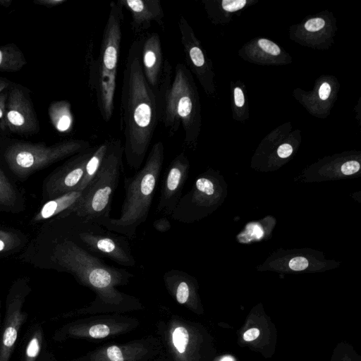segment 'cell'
<instances>
[{"mask_svg":"<svg viewBox=\"0 0 361 361\" xmlns=\"http://www.w3.org/2000/svg\"><path fill=\"white\" fill-rule=\"evenodd\" d=\"M59 240L52 250V261L95 294L94 300L88 305L64 313L60 317L123 314L144 309L137 298L117 288L129 283L134 276L132 273L105 263L79 245L69 235Z\"/></svg>","mask_w":361,"mask_h":361,"instance_id":"cell-1","label":"cell"},{"mask_svg":"<svg viewBox=\"0 0 361 361\" xmlns=\"http://www.w3.org/2000/svg\"><path fill=\"white\" fill-rule=\"evenodd\" d=\"M143 35L129 47L119 106L123 154L128 166L135 170L143 163L159 123L156 94L146 80L141 64Z\"/></svg>","mask_w":361,"mask_h":361,"instance_id":"cell-2","label":"cell"},{"mask_svg":"<svg viewBox=\"0 0 361 361\" xmlns=\"http://www.w3.org/2000/svg\"><path fill=\"white\" fill-rule=\"evenodd\" d=\"M154 92L159 122L169 136H173L181 126L184 147H193L199 129V106L195 84L187 66L178 63L173 71L170 61L165 59Z\"/></svg>","mask_w":361,"mask_h":361,"instance_id":"cell-3","label":"cell"},{"mask_svg":"<svg viewBox=\"0 0 361 361\" xmlns=\"http://www.w3.org/2000/svg\"><path fill=\"white\" fill-rule=\"evenodd\" d=\"M164 160V146L160 140L152 147L144 166L133 176L124 178L121 215L111 217L103 227L128 239L135 238L137 228L148 218Z\"/></svg>","mask_w":361,"mask_h":361,"instance_id":"cell-4","label":"cell"},{"mask_svg":"<svg viewBox=\"0 0 361 361\" xmlns=\"http://www.w3.org/2000/svg\"><path fill=\"white\" fill-rule=\"evenodd\" d=\"M123 17V7L119 1H111L99 55L94 58L90 50L87 56L88 85L95 95L98 110L105 122L111 120L114 113Z\"/></svg>","mask_w":361,"mask_h":361,"instance_id":"cell-5","label":"cell"},{"mask_svg":"<svg viewBox=\"0 0 361 361\" xmlns=\"http://www.w3.org/2000/svg\"><path fill=\"white\" fill-rule=\"evenodd\" d=\"M123 155L122 142L116 138L109 140L101 166L85 189L75 214L102 226L110 219L112 197L118 185Z\"/></svg>","mask_w":361,"mask_h":361,"instance_id":"cell-6","label":"cell"},{"mask_svg":"<svg viewBox=\"0 0 361 361\" xmlns=\"http://www.w3.org/2000/svg\"><path fill=\"white\" fill-rule=\"evenodd\" d=\"M71 238L82 247L99 258H107L126 267H135V259L128 239L96 222L71 214Z\"/></svg>","mask_w":361,"mask_h":361,"instance_id":"cell-7","label":"cell"},{"mask_svg":"<svg viewBox=\"0 0 361 361\" xmlns=\"http://www.w3.org/2000/svg\"><path fill=\"white\" fill-rule=\"evenodd\" d=\"M87 140H70L52 146L32 144H16L6 152L5 159L12 171L20 177L47 166L90 147Z\"/></svg>","mask_w":361,"mask_h":361,"instance_id":"cell-8","label":"cell"},{"mask_svg":"<svg viewBox=\"0 0 361 361\" xmlns=\"http://www.w3.org/2000/svg\"><path fill=\"white\" fill-rule=\"evenodd\" d=\"M156 326L162 345L161 355L167 361H199L198 333L192 322L165 309Z\"/></svg>","mask_w":361,"mask_h":361,"instance_id":"cell-9","label":"cell"},{"mask_svg":"<svg viewBox=\"0 0 361 361\" xmlns=\"http://www.w3.org/2000/svg\"><path fill=\"white\" fill-rule=\"evenodd\" d=\"M140 325L135 317L123 314H97L73 320L61 326L53 340H102L129 333Z\"/></svg>","mask_w":361,"mask_h":361,"instance_id":"cell-10","label":"cell"},{"mask_svg":"<svg viewBox=\"0 0 361 361\" xmlns=\"http://www.w3.org/2000/svg\"><path fill=\"white\" fill-rule=\"evenodd\" d=\"M30 291L27 283L19 281L13 285L8 293L0 328V361H10L13 353L20 330L28 317L23 307Z\"/></svg>","mask_w":361,"mask_h":361,"instance_id":"cell-11","label":"cell"},{"mask_svg":"<svg viewBox=\"0 0 361 361\" xmlns=\"http://www.w3.org/2000/svg\"><path fill=\"white\" fill-rule=\"evenodd\" d=\"M161 349L159 338L150 335L124 343L106 344L82 357L85 361H155Z\"/></svg>","mask_w":361,"mask_h":361,"instance_id":"cell-12","label":"cell"},{"mask_svg":"<svg viewBox=\"0 0 361 361\" xmlns=\"http://www.w3.org/2000/svg\"><path fill=\"white\" fill-rule=\"evenodd\" d=\"M190 169L189 160L181 152L169 163L163 176L156 214L161 216H171L183 196Z\"/></svg>","mask_w":361,"mask_h":361,"instance_id":"cell-13","label":"cell"},{"mask_svg":"<svg viewBox=\"0 0 361 361\" xmlns=\"http://www.w3.org/2000/svg\"><path fill=\"white\" fill-rule=\"evenodd\" d=\"M95 147H90L75 154L66 163L48 180L47 190L50 197H57L66 193L76 191L84 173L86 164Z\"/></svg>","mask_w":361,"mask_h":361,"instance_id":"cell-14","label":"cell"},{"mask_svg":"<svg viewBox=\"0 0 361 361\" xmlns=\"http://www.w3.org/2000/svg\"><path fill=\"white\" fill-rule=\"evenodd\" d=\"M1 126L10 130L28 133L37 127V120L32 106L23 92L13 87L9 94Z\"/></svg>","mask_w":361,"mask_h":361,"instance_id":"cell-15","label":"cell"},{"mask_svg":"<svg viewBox=\"0 0 361 361\" xmlns=\"http://www.w3.org/2000/svg\"><path fill=\"white\" fill-rule=\"evenodd\" d=\"M130 16V27L133 33L140 37L156 23L164 27V14L160 0H118Z\"/></svg>","mask_w":361,"mask_h":361,"instance_id":"cell-16","label":"cell"},{"mask_svg":"<svg viewBox=\"0 0 361 361\" xmlns=\"http://www.w3.org/2000/svg\"><path fill=\"white\" fill-rule=\"evenodd\" d=\"M141 64L146 80L155 90L164 64L161 42L158 33L151 32L143 35Z\"/></svg>","mask_w":361,"mask_h":361,"instance_id":"cell-17","label":"cell"},{"mask_svg":"<svg viewBox=\"0 0 361 361\" xmlns=\"http://www.w3.org/2000/svg\"><path fill=\"white\" fill-rule=\"evenodd\" d=\"M163 281L168 293L179 305L194 311L197 298L192 276L186 271L172 269L164 273Z\"/></svg>","mask_w":361,"mask_h":361,"instance_id":"cell-18","label":"cell"},{"mask_svg":"<svg viewBox=\"0 0 361 361\" xmlns=\"http://www.w3.org/2000/svg\"><path fill=\"white\" fill-rule=\"evenodd\" d=\"M54 355L48 350L43 327L36 322L30 326L21 343L20 361H54Z\"/></svg>","mask_w":361,"mask_h":361,"instance_id":"cell-19","label":"cell"},{"mask_svg":"<svg viewBox=\"0 0 361 361\" xmlns=\"http://www.w3.org/2000/svg\"><path fill=\"white\" fill-rule=\"evenodd\" d=\"M84 194L85 190L72 191L49 200L35 216V221L47 219L60 214L66 216L75 213Z\"/></svg>","mask_w":361,"mask_h":361,"instance_id":"cell-20","label":"cell"},{"mask_svg":"<svg viewBox=\"0 0 361 361\" xmlns=\"http://www.w3.org/2000/svg\"><path fill=\"white\" fill-rule=\"evenodd\" d=\"M109 144V140H107L95 147L93 153L86 164L83 177L76 191L85 190L93 180L106 155Z\"/></svg>","mask_w":361,"mask_h":361,"instance_id":"cell-21","label":"cell"},{"mask_svg":"<svg viewBox=\"0 0 361 361\" xmlns=\"http://www.w3.org/2000/svg\"><path fill=\"white\" fill-rule=\"evenodd\" d=\"M49 114L52 124L58 131L65 133L71 130L73 117L68 101L53 103L49 106Z\"/></svg>","mask_w":361,"mask_h":361,"instance_id":"cell-22","label":"cell"},{"mask_svg":"<svg viewBox=\"0 0 361 361\" xmlns=\"http://www.w3.org/2000/svg\"><path fill=\"white\" fill-rule=\"evenodd\" d=\"M25 64V58L17 47L13 45L0 47V70L15 71Z\"/></svg>","mask_w":361,"mask_h":361,"instance_id":"cell-23","label":"cell"},{"mask_svg":"<svg viewBox=\"0 0 361 361\" xmlns=\"http://www.w3.org/2000/svg\"><path fill=\"white\" fill-rule=\"evenodd\" d=\"M16 200V190L0 168V207H11Z\"/></svg>","mask_w":361,"mask_h":361,"instance_id":"cell-24","label":"cell"},{"mask_svg":"<svg viewBox=\"0 0 361 361\" xmlns=\"http://www.w3.org/2000/svg\"><path fill=\"white\" fill-rule=\"evenodd\" d=\"M258 44L263 51L273 56H277L281 52L278 45L269 39H260L258 41Z\"/></svg>","mask_w":361,"mask_h":361,"instance_id":"cell-25","label":"cell"},{"mask_svg":"<svg viewBox=\"0 0 361 361\" xmlns=\"http://www.w3.org/2000/svg\"><path fill=\"white\" fill-rule=\"evenodd\" d=\"M245 4V0H224L221 6L226 11L233 12L243 8Z\"/></svg>","mask_w":361,"mask_h":361,"instance_id":"cell-26","label":"cell"},{"mask_svg":"<svg viewBox=\"0 0 361 361\" xmlns=\"http://www.w3.org/2000/svg\"><path fill=\"white\" fill-rule=\"evenodd\" d=\"M152 226L157 231L164 233L171 228V224L167 216H161L153 221Z\"/></svg>","mask_w":361,"mask_h":361,"instance_id":"cell-27","label":"cell"},{"mask_svg":"<svg viewBox=\"0 0 361 361\" xmlns=\"http://www.w3.org/2000/svg\"><path fill=\"white\" fill-rule=\"evenodd\" d=\"M325 25V21L321 18H314L308 20L305 23V28L310 32H317Z\"/></svg>","mask_w":361,"mask_h":361,"instance_id":"cell-28","label":"cell"},{"mask_svg":"<svg viewBox=\"0 0 361 361\" xmlns=\"http://www.w3.org/2000/svg\"><path fill=\"white\" fill-rule=\"evenodd\" d=\"M16 242L11 233L0 230V252L11 248Z\"/></svg>","mask_w":361,"mask_h":361,"instance_id":"cell-29","label":"cell"},{"mask_svg":"<svg viewBox=\"0 0 361 361\" xmlns=\"http://www.w3.org/2000/svg\"><path fill=\"white\" fill-rule=\"evenodd\" d=\"M308 266V261L303 257H295L289 262V267L295 271L304 270Z\"/></svg>","mask_w":361,"mask_h":361,"instance_id":"cell-30","label":"cell"},{"mask_svg":"<svg viewBox=\"0 0 361 361\" xmlns=\"http://www.w3.org/2000/svg\"><path fill=\"white\" fill-rule=\"evenodd\" d=\"M360 165L356 161H348L341 166V172L345 175H351L360 170Z\"/></svg>","mask_w":361,"mask_h":361,"instance_id":"cell-31","label":"cell"},{"mask_svg":"<svg viewBox=\"0 0 361 361\" xmlns=\"http://www.w3.org/2000/svg\"><path fill=\"white\" fill-rule=\"evenodd\" d=\"M292 146L287 143L280 145L277 149V154L281 158H286L289 157L292 154Z\"/></svg>","mask_w":361,"mask_h":361,"instance_id":"cell-32","label":"cell"},{"mask_svg":"<svg viewBox=\"0 0 361 361\" xmlns=\"http://www.w3.org/2000/svg\"><path fill=\"white\" fill-rule=\"evenodd\" d=\"M259 335V330L257 328H252L244 333L243 338L246 341H251L256 339Z\"/></svg>","mask_w":361,"mask_h":361,"instance_id":"cell-33","label":"cell"},{"mask_svg":"<svg viewBox=\"0 0 361 361\" xmlns=\"http://www.w3.org/2000/svg\"><path fill=\"white\" fill-rule=\"evenodd\" d=\"M331 93V87L327 82H324L319 87V96L322 100L326 99Z\"/></svg>","mask_w":361,"mask_h":361,"instance_id":"cell-34","label":"cell"},{"mask_svg":"<svg viewBox=\"0 0 361 361\" xmlns=\"http://www.w3.org/2000/svg\"><path fill=\"white\" fill-rule=\"evenodd\" d=\"M234 99L236 106H243L245 103L244 95L240 87H236L234 90Z\"/></svg>","mask_w":361,"mask_h":361,"instance_id":"cell-35","label":"cell"},{"mask_svg":"<svg viewBox=\"0 0 361 361\" xmlns=\"http://www.w3.org/2000/svg\"><path fill=\"white\" fill-rule=\"evenodd\" d=\"M7 96L4 93H0V119H1L4 115L6 105Z\"/></svg>","mask_w":361,"mask_h":361,"instance_id":"cell-36","label":"cell"},{"mask_svg":"<svg viewBox=\"0 0 361 361\" xmlns=\"http://www.w3.org/2000/svg\"><path fill=\"white\" fill-rule=\"evenodd\" d=\"M65 0H42L39 1V3H41L43 5L54 6L61 4Z\"/></svg>","mask_w":361,"mask_h":361,"instance_id":"cell-37","label":"cell"},{"mask_svg":"<svg viewBox=\"0 0 361 361\" xmlns=\"http://www.w3.org/2000/svg\"><path fill=\"white\" fill-rule=\"evenodd\" d=\"M8 85V82L6 80L0 79V93L4 91Z\"/></svg>","mask_w":361,"mask_h":361,"instance_id":"cell-38","label":"cell"},{"mask_svg":"<svg viewBox=\"0 0 361 361\" xmlns=\"http://www.w3.org/2000/svg\"><path fill=\"white\" fill-rule=\"evenodd\" d=\"M155 361H167L161 354Z\"/></svg>","mask_w":361,"mask_h":361,"instance_id":"cell-39","label":"cell"},{"mask_svg":"<svg viewBox=\"0 0 361 361\" xmlns=\"http://www.w3.org/2000/svg\"><path fill=\"white\" fill-rule=\"evenodd\" d=\"M220 361H233L231 357H224Z\"/></svg>","mask_w":361,"mask_h":361,"instance_id":"cell-40","label":"cell"},{"mask_svg":"<svg viewBox=\"0 0 361 361\" xmlns=\"http://www.w3.org/2000/svg\"><path fill=\"white\" fill-rule=\"evenodd\" d=\"M72 361H85V360H83L82 357H79V358H78L76 360H72Z\"/></svg>","mask_w":361,"mask_h":361,"instance_id":"cell-41","label":"cell"},{"mask_svg":"<svg viewBox=\"0 0 361 361\" xmlns=\"http://www.w3.org/2000/svg\"><path fill=\"white\" fill-rule=\"evenodd\" d=\"M1 299H0V328H1Z\"/></svg>","mask_w":361,"mask_h":361,"instance_id":"cell-42","label":"cell"},{"mask_svg":"<svg viewBox=\"0 0 361 361\" xmlns=\"http://www.w3.org/2000/svg\"><path fill=\"white\" fill-rule=\"evenodd\" d=\"M54 361H59V360H57L56 359H55Z\"/></svg>","mask_w":361,"mask_h":361,"instance_id":"cell-43","label":"cell"}]
</instances>
